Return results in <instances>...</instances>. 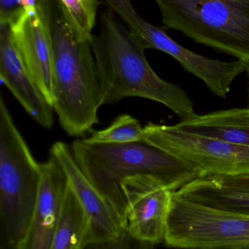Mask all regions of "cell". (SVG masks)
Returning a JSON list of instances; mask_svg holds the SVG:
<instances>
[{"label":"cell","instance_id":"cell-1","mask_svg":"<svg viewBox=\"0 0 249 249\" xmlns=\"http://www.w3.org/2000/svg\"><path fill=\"white\" fill-rule=\"evenodd\" d=\"M71 148L80 169L126 227L129 194L156 187L175 192L200 177L187 162L145 141L96 143L80 139Z\"/></svg>","mask_w":249,"mask_h":249},{"label":"cell","instance_id":"cell-2","mask_svg":"<svg viewBox=\"0 0 249 249\" xmlns=\"http://www.w3.org/2000/svg\"><path fill=\"white\" fill-rule=\"evenodd\" d=\"M91 44L100 80L102 105L140 97L162 104L181 121L197 115L190 96L155 73L145 56L146 49L110 9L101 15L100 29L92 35Z\"/></svg>","mask_w":249,"mask_h":249},{"label":"cell","instance_id":"cell-3","mask_svg":"<svg viewBox=\"0 0 249 249\" xmlns=\"http://www.w3.org/2000/svg\"><path fill=\"white\" fill-rule=\"evenodd\" d=\"M42 14L53 52V109L61 128L73 137L99 124L100 80L90 40H82L64 16L58 0H46Z\"/></svg>","mask_w":249,"mask_h":249},{"label":"cell","instance_id":"cell-4","mask_svg":"<svg viewBox=\"0 0 249 249\" xmlns=\"http://www.w3.org/2000/svg\"><path fill=\"white\" fill-rule=\"evenodd\" d=\"M41 164L31 152L0 97L1 238L19 248L26 236L38 200Z\"/></svg>","mask_w":249,"mask_h":249},{"label":"cell","instance_id":"cell-5","mask_svg":"<svg viewBox=\"0 0 249 249\" xmlns=\"http://www.w3.org/2000/svg\"><path fill=\"white\" fill-rule=\"evenodd\" d=\"M162 23L197 43L249 61V0H154Z\"/></svg>","mask_w":249,"mask_h":249},{"label":"cell","instance_id":"cell-6","mask_svg":"<svg viewBox=\"0 0 249 249\" xmlns=\"http://www.w3.org/2000/svg\"><path fill=\"white\" fill-rule=\"evenodd\" d=\"M164 243L177 249H249V215L209 207L173 192Z\"/></svg>","mask_w":249,"mask_h":249},{"label":"cell","instance_id":"cell-7","mask_svg":"<svg viewBox=\"0 0 249 249\" xmlns=\"http://www.w3.org/2000/svg\"><path fill=\"white\" fill-rule=\"evenodd\" d=\"M143 141L187 162L200 177L249 173L247 146L153 123L144 126Z\"/></svg>","mask_w":249,"mask_h":249},{"label":"cell","instance_id":"cell-8","mask_svg":"<svg viewBox=\"0 0 249 249\" xmlns=\"http://www.w3.org/2000/svg\"><path fill=\"white\" fill-rule=\"evenodd\" d=\"M50 156L61 165L89 223L88 246L115 239L127 227L116 211L91 183L73 156L71 146L62 142L54 143Z\"/></svg>","mask_w":249,"mask_h":249},{"label":"cell","instance_id":"cell-9","mask_svg":"<svg viewBox=\"0 0 249 249\" xmlns=\"http://www.w3.org/2000/svg\"><path fill=\"white\" fill-rule=\"evenodd\" d=\"M166 29L152 25L142 40L145 49L158 50L171 55L186 71L203 80L215 95L225 99L234 80L245 71L244 61L226 62L199 55L170 37Z\"/></svg>","mask_w":249,"mask_h":249},{"label":"cell","instance_id":"cell-10","mask_svg":"<svg viewBox=\"0 0 249 249\" xmlns=\"http://www.w3.org/2000/svg\"><path fill=\"white\" fill-rule=\"evenodd\" d=\"M0 79L39 125L48 129L54 126V109L28 70L10 24L4 22H0Z\"/></svg>","mask_w":249,"mask_h":249},{"label":"cell","instance_id":"cell-11","mask_svg":"<svg viewBox=\"0 0 249 249\" xmlns=\"http://www.w3.org/2000/svg\"><path fill=\"white\" fill-rule=\"evenodd\" d=\"M38 200L27 232L19 249H50L58 228L68 178L52 157L41 163Z\"/></svg>","mask_w":249,"mask_h":249},{"label":"cell","instance_id":"cell-12","mask_svg":"<svg viewBox=\"0 0 249 249\" xmlns=\"http://www.w3.org/2000/svg\"><path fill=\"white\" fill-rule=\"evenodd\" d=\"M7 23L31 75L53 106L52 46L42 8L24 12L14 21Z\"/></svg>","mask_w":249,"mask_h":249},{"label":"cell","instance_id":"cell-13","mask_svg":"<svg viewBox=\"0 0 249 249\" xmlns=\"http://www.w3.org/2000/svg\"><path fill=\"white\" fill-rule=\"evenodd\" d=\"M175 193L209 207L249 215V173L199 177Z\"/></svg>","mask_w":249,"mask_h":249},{"label":"cell","instance_id":"cell-14","mask_svg":"<svg viewBox=\"0 0 249 249\" xmlns=\"http://www.w3.org/2000/svg\"><path fill=\"white\" fill-rule=\"evenodd\" d=\"M173 191L157 187L127 196V230L133 236L153 244L164 242Z\"/></svg>","mask_w":249,"mask_h":249},{"label":"cell","instance_id":"cell-15","mask_svg":"<svg viewBox=\"0 0 249 249\" xmlns=\"http://www.w3.org/2000/svg\"><path fill=\"white\" fill-rule=\"evenodd\" d=\"M173 125L189 133L249 147V107L196 115L191 119L180 121Z\"/></svg>","mask_w":249,"mask_h":249},{"label":"cell","instance_id":"cell-16","mask_svg":"<svg viewBox=\"0 0 249 249\" xmlns=\"http://www.w3.org/2000/svg\"><path fill=\"white\" fill-rule=\"evenodd\" d=\"M88 233L87 217L69 184L61 219L50 249H86Z\"/></svg>","mask_w":249,"mask_h":249},{"label":"cell","instance_id":"cell-17","mask_svg":"<svg viewBox=\"0 0 249 249\" xmlns=\"http://www.w3.org/2000/svg\"><path fill=\"white\" fill-rule=\"evenodd\" d=\"M64 16L82 40H90L96 24L99 0H58Z\"/></svg>","mask_w":249,"mask_h":249},{"label":"cell","instance_id":"cell-18","mask_svg":"<svg viewBox=\"0 0 249 249\" xmlns=\"http://www.w3.org/2000/svg\"><path fill=\"white\" fill-rule=\"evenodd\" d=\"M144 139V127L131 115L118 116L109 127L93 132L87 142L96 143H127L141 142Z\"/></svg>","mask_w":249,"mask_h":249},{"label":"cell","instance_id":"cell-19","mask_svg":"<svg viewBox=\"0 0 249 249\" xmlns=\"http://www.w3.org/2000/svg\"><path fill=\"white\" fill-rule=\"evenodd\" d=\"M46 0H0V22L11 23L22 13L39 10Z\"/></svg>","mask_w":249,"mask_h":249},{"label":"cell","instance_id":"cell-20","mask_svg":"<svg viewBox=\"0 0 249 249\" xmlns=\"http://www.w3.org/2000/svg\"><path fill=\"white\" fill-rule=\"evenodd\" d=\"M156 246L153 243L135 238L126 229L118 238L91 244L86 249H155Z\"/></svg>","mask_w":249,"mask_h":249},{"label":"cell","instance_id":"cell-21","mask_svg":"<svg viewBox=\"0 0 249 249\" xmlns=\"http://www.w3.org/2000/svg\"><path fill=\"white\" fill-rule=\"evenodd\" d=\"M0 249H19L16 246L11 245L9 244L4 238H1V244H0Z\"/></svg>","mask_w":249,"mask_h":249},{"label":"cell","instance_id":"cell-22","mask_svg":"<svg viewBox=\"0 0 249 249\" xmlns=\"http://www.w3.org/2000/svg\"><path fill=\"white\" fill-rule=\"evenodd\" d=\"M244 64H245V72L247 73V80H248L247 96H248V107H249V61H244Z\"/></svg>","mask_w":249,"mask_h":249}]
</instances>
